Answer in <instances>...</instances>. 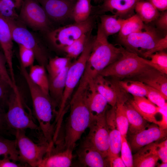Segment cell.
Returning <instances> with one entry per match:
<instances>
[{
  "mask_svg": "<svg viewBox=\"0 0 167 167\" xmlns=\"http://www.w3.org/2000/svg\"><path fill=\"white\" fill-rule=\"evenodd\" d=\"M88 88V79L83 75L70 101V113L65 127L64 148L73 150L91 121L92 117L87 102Z\"/></svg>",
  "mask_w": 167,
  "mask_h": 167,
  "instance_id": "1",
  "label": "cell"
},
{
  "mask_svg": "<svg viewBox=\"0 0 167 167\" xmlns=\"http://www.w3.org/2000/svg\"><path fill=\"white\" fill-rule=\"evenodd\" d=\"M20 71L25 80L31 95L35 117L42 137L49 144H54L57 107L50 96L45 94L30 78L26 68L21 65Z\"/></svg>",
  "mask_w": 167,
  "mask_h": 167,
  "instance_id": "2",
  "label": "cell"
},
{
  "mask_svg": "<svg viewBox=\"0 0 167 167\" xmlns=\"http://www.w3.org/2000/svg\"><path fill=\"white\" fill-rule=\"evenodd\" d=\"M120 46L117 47L108 41L100 23L94 37L92 50L84 74L93 79L103 69L121 56Z\"/></svg>",
  "mask_w": 167,
  "mask_h": 167,
  "instance_id": "3",
  "label": "cell"
},
{
  "mask_svg": "<svg viewBox=\"0 0 167 167\" xmlns=\"http://www.w3.org/2000/svg\"><path fill=\"white\" fill-rule=\"evenodd\" d=\"M93 39L94 37L91 38L90 35L88 36L84 51L77 59L71 63L69 66L62 97L57 111L56 122L58 125L62 124L67 102L84 73Z\"/></svg>",
  "mask_w": 167,
  "mask_h": 167,
  "instance_id": "4",
  "label": "cell"
},
{
  "mask_svg": "<svg viewBox=\"0 0 167 167\" xmlns=\"http://www.w3.org/2000/svg\"><path fill=\"white\" fill-rule=\"evenodd\" d=\"M7 106L8 110L6 113V119L9 130H40L32 115L26 111L16 84L9 95Z\"/></svg>",
  "mask_w": 167,
  "mask_h": 167,
  "instance_id": "5",
  "label": "cell"
},
{
  "mask_svg": "<svg viewBox=\"0 0 167 167\" xmlns=\"http://www.w3.org/2000/svg\"><path fill=\"white\" fill-rule=\"evenodd\" d=\"M122 55L106 67L99 75L116 79L132 78L150 66L145 59L129 51L120 46Z\"/></svg>",
  "mask_w": 167,
  "mask_h": 167,
  "instance_id": "6",
  "label": "cell"
},
{
  "mask_svg": "<svg viewBox=\"0 0 167 167\" xmlns=\"http://www.w3.org/2000/svg\"><path fill=\"white\" fill-rule=\"evenodd\" d=\"M26 130L14 131L19 162L26 166L38 167L50 146L45 140L36 143L26 135Z\"/></svg>",
  "mask_w": 167,
  "mask_h": 167,
  "instance_id": "7",
  "label": "cell"
},
{
  "mask_svg": "<svg viewBox=\"0 0 167 167\" xmlns=\"http://www.w3.org/2000/svg\"><path fill=\"white\" fill-rule=\"evenodd\" d=\"M94 19L91 16L86 20L76 23L50 30L47 37L56 48L62 50L83 35L90 32L93 28Z\"/></svg>",
  "mask_w": 167,
  "mask_h": 167,
  "instance_id": "8",
  "label": "cell"
},
{
  "mask_svg": "<svg viewBox=\"0 0 167 167\" xmlns=\"http://www.w3.org/2000/svg\"><path fill=\"white\" fill-rule=\"evenodd\" d=\"M7 21L10 27L13 41L31 49L34 54L38 64L46 68L48 62L47 54L40 39L24 26L19 24L17 21Z\"/></svg>",
  "mask_w": 167,
  "mask_h": 167,
  "instance_id": "9",
  "label": "cell"
},
{
  "mask_svg": "<svg viewBox=\"0 0 167 167\" xmlns=\"http://www.w3.org/2000/svg\"><path fill=\"white\" fill-rule=\"evenodd\" d=\"M19 19L34 30L47 32L51 30V21L37 0H24Z\"/></svg>",
  "mask_w": 167,
  "mask_h": 167,
  "instance_id": "10",
  "label": "cell"
},
{
  "mask_svg": "<svg viewBox=\"0 0 167 167\" xmlns=\"http://www.w3.org/2000/svg\"><path fill=\"white\" fill-rule=\"evenodd\" d=\"M144 29L143 31L134 33L119 39L120 42L127 50L142 56L163 37L158 30L152 26L145 24Z\"/></svg>",
  "mask_w": 167,
  "mask_h": 167,
  "instance_id": "11",
  "label": "cell"
},
{
  "mask_svg": "<svg viewBox=\"0 0 167 167\" xmlns=\"http://www.w3.org/2000/svg\"><path fill=\"white\" fill-rule=\"evenodd\" d=\"M105 114L92 118L86 139L104 157L108 159L110 139Z\"/></svg>",
  "mask_w": 167,
  "mask_h": 167,
  "instance_id": "12",
  "label": "cell"
},
{
  "mask_svg": "<svg viewBox=\"0 0 167 167\" xmlns=\"http://www.w3.org/2000/svg\"><path fill=\"white\" fill-rule=\"evenodd\" d=\"M49 19L55 22H61L72 18L75 1L72 0H37Z\"/></svg>",
  "mask_w": 167,
  "mask_h": 167,
  "instance_id": "13",
  "label": "cell"
},
{
  "mask_svg": "<svg viewBox=\"0 0 167 167\" xmlns=\"http://www.w3.org/2000/svg\"><path fill=\"white\" fill-rule=\"evenodd\" d=\"M73 150L53 145L38 165V167H69L72 164Z\"/></svg>",
  "mask_w": 167,
  "mask_h": 167,
  "instance_id": "14",
  "label": "cell"
},
{
  "mask_svg": "<svg viewBox=\"0 0 167 167\" xmlns=\"http://www.w3.org/2000/svg\"><path fill=\"white\" fill-rule=\"evenodd\" d=\"M11 30L7 20L0 14V46L5 57L9 73L13 82H16L13 62V42Z\"/></svg>",
  "mask_w": 167,
  "mask_h": 167,
  "instance_id": "15",
  "label": "cell"
},
{
  "mask_svg": "<svg viewBox=\"0 0 167 167\" xmlns=\"http://www.w3.org/2000/svg\"><path fill=\"white\" fill-rule=\"evenodd\" d=\"M78 160L83 166L89 167H104L109 162L86 139L77 152Z\"/></svg>",
  "mask_w": 167,
  "mask_h": 167,
  "instance_id": "16",
  "label": "cell"
},
{
  "mask_svg": "<svg viewBox=\"0 0 167 167\" xmlns=\"http://www.w3.org/2000/svg\"><path fill=\"white\" fill-rule=\"evenodd\" d=\"M132 79L157 90L167 98V74L149 66Z\"/></svg>",
  "mask_w": 167,
  "mask_h": 167,
  "instance_id": "17",
  "label": "cell"
},
{
  "mask_svg": "<svg viewBox=\"0 0 167 167\" xmlns=\"http://www.w3.org/2000/svg\"><path fill=\"white\" fill-rule=\"evenodd\" d=\"M95 88L111 107L115 106L118 99L126 95L116 82H111L98 75L93 79Z\"/></svg>",
  "mask_w": 167,
  "mask_h": 167,
  "instance_id": "18",
  "label": "cell"
},
{
  "mask_svg": "<svg viewBox=\"0 0 167 167\" xmlns=\"http://www.w3.org/2000/svg\"><path fill=\"white\" fill-rule=\"evenodd\" d=\"M167 129H163L155 125L133 135L131 143L133 151L139 150L143 147L167 136Z\"/></svg>",
  "mask_w": 167,
  "mask_h": 167,
  "instance_id": "19",
  "label": "cell"
},
{
  "mask_svg": "<svg viewBox=\"0 0 167 167\" xmlns=\"http://www.w3.org/2000/svg\"><path fill=\"white\" fill-rule=\"evenodd\" d=\"M140 0H103L98 12H109L126 19L133 15L135 6Z\"/></svg>",
  "mask_w": 167,
  "mask_h": 167,
  "instance_id": "20",
  "label": "cell"
},
{
  "mask_svg": "<svg viewBox=\"0 0 167 167\" xmlns=\"http://www.w3.org/2000/svg\"><path fill=\"white\" fill-rule=\"evenodd\" d=\"M87 102L92 118L106 113L108 104L96 89L92 79H88Z\"/></svg>",
  "mask_w": 167,
  "mask_h": 167,
  "instance_id": "21",
  "label": "cell"
},
{
  "mask_svg": "<svg viewBox=\"0 0 167 167\" xmlns=\"http://www.w3.org/2000/svg\"><path fill=\"white\" fill-rule=\"evenodd\" d=\"M156 144L152 143L139 149L133 157V167H155L159 159L156 151Z\"/></svg>",
  "mask_w": 167,
  "mask_h": 167,
  "instance_id": "22",
  "label": "cell"
},
{
  "mask_svg": "<svg viewBox=\"0 0 167 167\" xmlns=\"http://www.w3.org/2000/svg\"><path fill=\"white\" fill-rule=\"evenodd\" d=\"M129 102L146 121L158 125L155 115L158 113V107L144 96H133Z\"/></svg>",
  "mask_w": 167,
  "mask_h": 167,
  "instance_id": "23",
  "label": "cell"
},
{
  "mask_svg": "<svg viewBox=\"0 0 167 167\" xmlns=\"http://www.w3.org/2000/svg\"><path fill=\"white\" fill-rule=\"evenodd\" d=\"M71 63L59 75L53 78L48 79L49 95L57 107L58 108L62 101L65 87L67 72Z\"/></svg>",
  "mask_w": 167,
  "mask_h": 167,
  "instance_id": "24",
  "label": "cell"
},
{
  "mask_svg": "<svg viewBox=\"0 0 167 167\" xmlns=\"http://www.w3.org/2000/svg\"><path fill=\"white\" fill-rule=\"evenodd\" d=\"M125 107L131 133L134 135L145 129L148 126L147 121L129 102L125 103Z\"/></svg>",
  "mask_w": 167,
  "mask_h": 167,
  "instance_id": "25",
  "label": "cell"
},
{
  "mask_svg": "<svg viewBox=\"0 0 167 167\" xmlns=\"http://www.w3.org/2000/svg\"><path fill=\"white\" fill-rule=\"evenodd\" d=\"M45 67L39 64L33 65L30 67L29 76L32 82L45 94L49 95V81Z\"/></svg>",
  "mask_w": 167,
  "mask_h": 167,
  "instance_id": "26",
  "label": "cell"
},
{
  "mask_svg": "<svg viewBox=\"0 0 167 167\" xmlns=\"http://www.w3.org/2000/svg\"><path fill=\"white\" fill-rule=\"evenodd\" d=\"M134 11L144 23L148 24L154 21L160 13L150 2L145 0H140L136 4Z\"/></svg>",
  "mask_w": 167,
  "mask_h": 167,
  "instance_id": "27",
  "label": "cell"
},
{
  "mask_svg": "<svg viewBox=\"0 0 167 167\" xmlns=\"http://www.w3.org/2000/svg\"><path fill=\"white\" fill-rule=\"evenodd\" d=\"M99 23L104 33L108 36L119 32L125 19L115 15L103 14Z\"/></svg>",
  "mask_w": 167,
  "mask_h": 167,
  "instance_id": "28",
  "label": "cell"
},
{
  "mask_svg": "<svg viewBox=\"0 0 167 167\" xmlns=\"http://www.w3.org/2000/svg\"><path fill=\"white\" fill-rule=\"evenodd\" d=\"M126 101V95L119 97L117 101L115 109L117 128L122 136L126 137L129 128V123L125 107V103Z\"/></svg>",
  "mask_w": 167,
  "mask_h": 167,
  "instance_id": "29",
  "label": "cell"
},
{
  "mask_svg": "<svg viewBox=\"0 0 167 167\" xmlns=\"http://www.w3.org/2000/svg\"><path fill=\"white\" fill-rule=\"evenodd\" d=\"M145 24L136 14L125 19L119 32V39L124 38L132 33L142 31Z\"/></svg>",
  "mask_w": 167,
  "mask_h": 167,
  "instance_id": "30",
  "label": "cell"
},
{
  "mask_svg": "<svg viewBox=\"0 0 167 167\" xmlns=\"http://www.w3.org/2000/svg\"><path fill=\"white\" fill-rule=\"evenodd\" d=\"M92 7L91 0H76L72 15L75 22H81L87 19L90 16Z\"/></svg>",
  "mask_w": 167,
  "mask_h": 167,
  "instance_id": "31",
  "label": "cell"
},
{
  "mask_svg": "<svg viewBox=\"0 0 167 167\" xmlns=\"http://www.w3.org/2000/svg\"><path fill=\"white\" fill-rule=\"evenodd\" d=\"M117 82L123 91L131 94L133 96H146L147 92V85L141 82L131 79L119 81Z\"/></svg>",
  "mask_w": 167,
  "mask_h": 167,
  "instance_id": "32",
  "label": "cell"
},
{
  "mask_svg": "<svg viewBox=\"0 0 167 167\" xmlns=\"http://www.w3.org/2000/svg\"><path fill=\"white\" fill-rule=\"evenodd\" d=\"M71 59L66 57L56 56L50 58L46 66L48 79L52 78L60 74L71 63Z\"/></svg>",
  "mask_w": 167,
  "mask_h": 167,
  "instance_id": "33",
  "label": "cell"
},
{
  "mask_svg": "<svg viewBox=\"0 0 167 167\" xmlns=\"http://www.w3.org/2000/svg\"><path fill=\"white\" fill-rule=\"evenodd\" d=\"M8 156L12 160L19 162L15 139L11 140L0 137V156Z\"/></svg>",
  "mask_w": 167,
  "mask_h": 167,
  "instance_id": "34",
  "label": "cell"
},
{
  "mask_svg": "<svg viewBox=\"0 0 167 167\" xmlns=\"http://www.w3.org/2000/svg\"><path fill=\"white\" fill-rule=\"evenodd\" d=\"M109 146L108 159L109 162L115 157L119 156L122 147V135L117 128L109 129Z\"/></svg>",
  "mask_w": 167,
  "mask_h": 167,
  "instance_id": "35",
  "label": "cell"
},
{
  "mask_svg": "<svg viewBox=\"0 0 167 167\" xmlns=\"http://www.w3.org/2000/svg\"><path fill=\"white\" fill-rule=\"evenodd\" d=\"M82 35L79 38L62 49L66 54L67 57L72 59H76L84 51L89 33Z\"/></svg>",
  "mask_w": 167,
  "mask_h": 167,
  "instance_id": "36",
  "label": "cell"
},
{
  "mask_svg": "<svg viewBox=\"0 0 167 167\" xmlns=\"http://www.w3.org/2000/svg\"><path fill=\"white\" fill-rule=\"evenodd\" d=\"M149 57V60L145 59V63L150 66L167 74V54L164 51L154 53Z\"/></svg>",
  "mask_w": 167,
  "mask_h": 167,
  "instance_id": "37",
  "label": "cell"
},
{
  "mask_svg": "<svg viewBox=\"0 0 167 167\" xmlns=\"http://www.w3.org/2000/svg\"><path fill=\"white\" fill-rule=\"evenodd\" d=\"M12 0H0V14L7 20L17 21L19 15Z\"/></svg>",
  "mask_w": 167,
  "mask_h": 167,
  "instance_id": "38",
  "label": "cell"
},
{
  "mask_svg": "<svg viewBox=\"0 0 167 167\" xmlns=\"http://www.w3.org/2000/svg\"><path fill=\"white\" fill-rule=\"evenodd\" d=\"M19 46V52L21 65L26 68L33 65L35 59L33 52L30 49L20 44Z\"/></svg>",
  "mask_w": 167,
  "mask_h": 167,
  "instance_id": "39",
  "label": "cell"
},
{
  "mask_svg": "<svg viewBox=\"0 0 167 167\" xmlns=\"http://www.w3.org/2000/svg\"><path fill=\"white\" fill-rule=\"evenodd\" d=\"M147 92L146 96L157 106L162 107L167 105V98L160 91L147 85Z\"/></svg>",
  "mask_w": 167,
  "mask_h": 167,
  "instance_id": "40",
  "label": "cell"
},
{
  "mask_svg": "<svg viewBox=\"0 0 167 167\" xmlns=\"http://www.w3.org/2000/svg\"><path fill=\"white\" fill-rule=\"evenodd\" d=\"M122 145L120 152L121 158L126 167H133V156L131 150L129 146L126 137L122 136Z\"/></svg>",
  "mask_w": 167,
  "mask_h": 167,
  "instance_id": "41",
  "label": "cell"
},
{
  "mask_svg": "<svg viewBox=\"0 0 167 167\" xmlns=\"http://www.w3.org/2000/svg\"><path fill=\"white\" fill-rule=\"evenodd\" d=\"M6 64V61L4 55L0 50V77L12 88L16 83H13L7 70Z\"/></svg>",
  "mask_w": 167,
  "mask_h": 167,
  "instance_id": "42",
  "label": "cell"
},
{
  "mask_svg": "<svg viewBox=\"0 0 167 167\" xmlns=\"http://www.w3.org/2000/svg\"><path fill=\"white\" fill-rule=\"evenodd\" d=\"M12 88L0 78V107L3 109L4 105H7V101Z\"/></svg>",
  "mask_w": 167,
  "mask_h": 167,
  "instance_id": "43",
  "label": "cell"
},
{
  "mask_svg": "<svg viewBox=\"0 0 167 167\" xmlns=\"http://www.w3.org/2000/svg\"><path fill=\"white\" fill-rule=\"evenodd\" d=\"M167 48V34L160 39L154 47L144 53L142 56L145 58L149 57L151 55L155 53L164 51Z\"/></svg>",
  "mask_w": 167,
  "mask_h": 167,
  "instance_id": "44",
  "label": "cell"
},
{
  "mask_svg": "<svg viewBox=\"0 0 167 167\" xmlns=\"http://www.w3.org/2000/svg\"><path fill=\"white\" fill-rule=\"evenodd\" d=\"M157 29L166 32L167 30V11H162L158 18L154 21Z\"/></svg>",
  "mask_w": 167,
  "mask_h": 167,
  "instance_id": "45",
  "label": "cell"
},
{
  "mask_svg": "<svg viewBox=\"0 0 167 167\" xmlns=\"http://www.w3.org/2000/svg\"><path fill=\"white\" fill-rule=\"evenodd\" d=\"M156 149L157 154L162 162H167V140H165L159 144L156 143Z\"/></svg>",
  "mask_w": 167,
  "mask_h": 167,
  "instance_id": "46",
  "label": "cell"
},
{
  "mask_svg": "<svg viewBox=\"0 0 167 167\" xmlns=\"http://www.w3.org/2000/svg\"><path fill=\"white\" fill-rule=\"evenodd\" d=\"M27 166L21 163H18L11 160L7 156H3L2 159H0V167H21Z\"/></svg>",
  "mask_w": 167,
  "mask_h": 167,
  "instance_id": "47",
  "label": "cell"
},
{
  "mask_svg": "<svg viewBox=\"0 0 167 167\" xmlns=\"http://www.w3.org/2000/svg\"><path fill=\"white\" fill-rule=\"evenodd\" d=\"M167 105L162 107H159L158 113L161 115V119L159 122L158 126L163 129H167Z\"/></svg>",
  "mask_w": 167,
  "mask_h": 167,
  "instance_id": "48",
  "label": "cell"
},
{
  "mask_svg": "<svg viewBox=\"0 0 167 167\" xmlns=\"http://www.w3.org/2000/svg\"><path fill=\"white\" fill-rule=\"evenodd\" d=\"M6 113L4 109L0 107V134H4L9 129L6 119Z\"/></svg>",
  "mask_w": 167,
  "mask_h": 167,
  "instance_id": "49",
  "label": "cell"
},
{
  "mask_svg": "<svg viewBox=\"0 0 167 167\" xmlns=\"http://www.w3.org/2000/svg\"><path fill=\"white\" fill-rule=\"evenodd\" d=\"M150 2L159 11L167 10V0H146Z\"/></svg>",
  "mask_w": 167,
  "mask_h": 167,
  "instance_id": "50",
  "label": "cell"
},
{
  "mask_svg": "<svg viewBox=\"0 0 167 167\" xmlns=\"http://www.w3.org/2000/svg\"><path fill=\"white\" fill-rule=\"evenodd\" d=\"M109 165L112 167H126L121 157L117 156L109 162Z\"/></svg>",
  "mask_w": 167,
  "mask_h": 167,
  "instance_id": "51",
  "label": "cell"
},
{
  "mask_svg": "<svg viewBox=\"0 0 167 167\" xmlns=\"http://www.w3.org/2000/svg\"><path fill=\"white\" fill-rule=\"evenodd\" d=\"M14 3L16 9L20 8L24 0H12Z\"/></svg>",
  "mask_w": 167,
  "mask_h": 167,
  "instance_id": "52",
  "label": "cell"
},
{
  "mask_svg": "<svg viewBox=\"0 0 167 167\" xmlns=\"http://www.w3.org/2000/svg\"><path fill=\"white\" fill-rule=\"evenodd\" d=\"M159 167H167V162H163L158 165Z\"/></svg>",
  "mask_w": 167,
  "mask_h": 167,
  "instance_id": "53",
  "label": "cell"
},
{
  "mask_svg": "<svg viewBox=\"0 0 167 167\" xmlns=\"http://www.w3.org/2000/svg\"><path fill=\"white\" fill-rule=\"evenodd\" d=\"M93 0V1H96V2H97V1H98L100 0Z\"/></svg>",
  "mask_w": 167,
  "mask_h": 167,
  "instance_id": "54",
  "label": "cell"
},
{
  "mask_svg": "<svg viewBox=\"0 0 167 167\" xmlns=\"http://www.w3.org/2000/svg\"><path fill=\"white\" fill-rule=\"evenodd\" d=\"M72 0L75 1L76 0Z\"/></svg>",
  "mask_w": 167,
  "mask_h": 167,
  "instance_id": "55",
  "label": "cell"
},
{
  "mask_svg": "<svg viewBox=\"0 0 167 167\" xmlns=\"http://www.w3.org/2000/svg\"><path fill=\"white\" fill-rule=\"evenodd\" d=\"M0 48H1V47H0Z\"/></svg>",
  "mask_w": 167,
  "mask_h": 167,
  "instance_id": "56",
  "label": "cell"
},
{
  "mask_svg": "<svg viewBox=\"0 0 167 167\" xmlns=\"http://www.w3.org/2000/svg\"></svg>",
  "mask_w": 167,
  "mask_h": 167,
  "instance_id": "57",
  "label": "cell"
}]
</instances>
